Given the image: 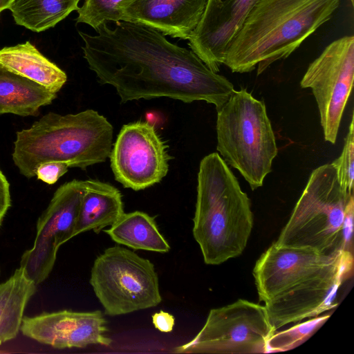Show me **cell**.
<instances>
[{
	"instance_id": "cell-22",
	"label": "cell",
	"mask_w": 354,
	"mask_h": 354,
	"mask_svg": "<svg viewBox=\"0 0 354 354\" xmlns=\"http://www.w3.org/2000/svg\"><path fill=\"white\" fill-rule=\"evenodd\" d=\"M58 248L53 239L36 236L33 247L23 254L20 267L26 277L36 286L44 281L50 273Z\"/></svg>"
},
{
	"instance_id": "cell-14",
	"label": "cell",
	"mask_w": 354,
	"mask_h": 354,
	"mask_svg": "<svg viewBox=\"0 0 354 354\" xmlns=\"http://www.w3.org/2000/svg\"><path fill=\"white\" fill-rule=\"evenodd\" d=\"M208 0H136L123 10L122 21L151 27L165 36L189 39L200 23Z\"/></svg>"
},
{
	"instance_id": "cell-8",
	"label": "cell",
	"mask_w": 354,
	"mask_h": 354,
	"mask_svg": "<svg viewBox=\"0 0 354 354\" xmlns=\"http://www.w3.org/2000/svg\"><path fill=\"white\" fill-rule=\"evenodd\" d=\"M90 284L105 315L118 316L157 306L162 301L154 265L115 245L95 259Z\"/></svg>"
},
{
	"instance_id": "cell-4",
	"label": "cell",
	"mask_w": 354,
	"mask_h": 354,
	"mask_svg": "<svg viewBox=\"0 0 354 354\" xmlns=\"http://www.w3.org/2000/svg\"><path fill=\"white\" fill-rule=\"evenodd\" d=\"M193 221V235L207 265L236 257L247 245L254 223L250 200L216 152L201 161Z\"/></svg>"
},
{
	"instance_id": "cell-26",
	"label": "cell",
	"mask_w": 354,
	"mask_h": 354,
	"mask_svg": "<svg viewBox=\"0 0 354 354\" xmlns=\"http://www.w3.org/2000/svg\"><path fill=\"white\" fill-rule=\"evenodd\" d=\"M68 166L63 162H48L41 164L36 169L38 179L50 185L55 183L57 180L65 174Z\"/></svg>"
},
{
	"instance_id": "cell-23",
	"label": "cell",
	"mask_w": 354,
	"mask_h": 354,
	"mask_svg": "<svg viewBox=\"0 0 354 354\" xmlns=\"http://www.w3.org/2000/svg\"><path fill=\"white\" fill-rule=\"evenodd\" d=\"M136 0H84L77 10V24H85L93 29L107 21H122L125 8Z\"/></svg>"
},
{
	"instance_id": "cell-9",
	"label": "cell",
	"mask_w": 354,
	"mask_h": 354,
	"mask_svg": "<svg viewBox=\"0 0 354 354\" xmlns=\"http://www.w3.org/2000/svg\"><path fill=\"white\" fill-rule=\"evenodd\" d=\"M275 333L263 305L245 299L212 309L198 334L175 347L176 353L252 354L268 353Z\"/></svg>"
},
{
	"instance_id": "cell-24",
	"label": "cell",
	"mask_w": 354,
	"mask_h": 354,
	"mask_svg": "<svg viewBox=\"0 0 354 354\" xmlns=\"http://www.w3.org/2000/svg\"><path fill=\"white\" fill-rule=\"evenodd\" d=\"M330 314L317 316L288 329L276 332L268 342V353L286 351L304 343L328 320Z\"/></svg>"
},
{
	"instance_id": "cell-7",
	"label": "cell",
	"mask_w": 354,
	"mask_h": 354,
	"mask_svg": "<svg viewBox=\"0 0 354 354\" xmlns=\"http://www.w3.org/2000/svg\"><path fill=\"white\" fill-rule=\"evenodd\" d=\"M217 151L251 189L263 185L278 149L263 101L245 88L234 91L217 111Z\"/></svg>"
},
{
	"instance_id": "cell-3",
	"label": "cell",
	"mask_w": 354,
	"mask_h": 354,
	"mask_svg": "<svg viewBox=\"0 0 354 354\" xmlns=\"http://www.w3.org/2000/svg\"><path fill=\"white\" fill-rule=\"evenodd\" d=\"M339 4V0L258 1L230 43L223 64L241 73L257 66L261 74L294 52Z\"/></svg>"
},
{
	"instance_id": "cell-16",
	"label": "cell",
	"mask_w": 354,
	"mask_h": 354,
	"mask_svg": "<svg viewBox=\"0 0 354 354\" xmlns=\"http://www.w3.org/2000/svg\"><path fill=\"white\" fill-rule=\"evenodd\" d=\"M84 190L72 237L93 230L99 233L124 213L122 194L113 185L96 180H84Z\"/></svg>"
},
{
	"instance_id": "cell-19",
	"label": "cell",
	"mask_w": 354,
	"mask_h": 354,
	"mask_svg": "<svg viewBox=\"0 0 354 354\" xmlns=\"http://www.w3.org/2000/svg\"><path fill=\"white\" fill-rule=\"evenodd\" d=\"M104 232L116 243L134 250L166 253L170 250L154 217L143 212L124 213Z\"/></svg>"
},
{
	"instance_id": "cell-17",
	"label": "cell",
	"mask_w": 354,
	"mask_h": 354,
	"mask_svg": "<svg viewBox=\"0 0 354 354\" xmlns=\"http://www.w3.org/2000/svg\"><path fill=\"white\" fill-rule=\"evenodd\" d=\"M0 66L57 93L66 73L46 58L30 41L0 50Z\"/></svg>"
},
{
	"instance_id": "cell-29",
	"label": "cell",
	"mask_w": 354,
	"mask_h": 354,
	"mask_svg": "<svg viewBox=\"0 0 354 354\" xmlns=\"http://www.w3.org/2000/svg\"><path fill=\"white\" fill-rule=\"evenodd\" d=\"M13 0H0V12L8 9Z\"/></svg>"
},
{
	"instance_id": "cell-27",
	"label": "cell",
	"mask_w": 354,
	"mask_h": 354,
	"mask_svg": "<svg viewBox=\"0 0 354 354\" xmlns=\"http://www.w3.org/2000/svg\"><path fill=\"white\" fill-rule=\"evenodd\" d=\"M154 327L160 332L170 333L175 325V318L173 315L160 310L151 316Z\"/></svg>"
},
{
	"instance_id": "cell-1",
	"label": "cell",
	"mask_w": 354,
	"mask_h": 354,
	"mask_svg": "<svg viewBox=\"0 0 354 354\" xmlns=\"http://www.w3.org/2000/svg\"><path fill=\"white\" fill-rule=\"evenodd\" d=\"M95 35L79 31L88 67L122 102L166 97L205 101L220 109L234 85L212 71L192 50L169 41L160 31L136 22L104 23Z\"/></svg>"
},
{
	"instance_id": "cell-10",
	"label": "cell",
	"mask_w": 354,
	"mask_h": 354,
	"mask_svg": "<svg viewBox=\"0 0 354 354\" xmlns=\"http://www.w3.org/2000/svg\"><path fill=\"white\" fill-rule=\"evenodd\" d=\"M354 78V37L327 46L308 67L300 85L315 98L326 141L335 144Z\"/></svg>"
},
{
	"instance_id": "cell-25",
	"label": "cell",
	"mask_w": 354,
	"mask_h": 354,
	"mask_svg": "<svg viewBox=\"0 0 354 354\" xmlns=\"http://www.w3.org/2000/svg\"><path fill=\"white\" fill-rule=\"evenodd\" d=\"M353 114L345 138L341 155L331 164L335 167L339 182L344 191L353 193L354 176V129Z\"/></svg>"
},
{
	"instance_id": "cell-13",
	"label": "cell",
	"mask_w": 354,
	"mask_h": 354,
	"mask_svg": "<svg viewBox=\"0 0 354 354\" xmlns=\"http://www.w3.org/2000/svg\"><path fill=\"white\" fill-rule=\"evenodd\" d=\"M259 0H208L190 37V49L214 72L223 64L227 49L247 15Z\"/></svg>"
},
{
	"instance_id": "cell-21",
	"label": "cell",
	"mask_w": 354,
	"mask_h": 354,
	"mask_svg": "<svg viewBox=\"0 0 354 354\" xmlns=\"http://www.w3.org/2000/svg\"><path fill=\"white\" fill-rule=\"evenodd\" d=\"M81 0H13L8 8L15 22L35 32L54 27L71 12L79 9Z\"/></svg>"
},
{
	"instance_id": "cell-5",
	"label": "cell",
	"mask_w": 354,
	"mask_h": 354,
	"mask_svg": "<svg viewBox=\"0 0 354 354\" xmlns=\"http://www.w3.org/2000/svg\"><path fill=\"white\" fill-rule=\"evenodd\" d=\"M113 133L111 124L95 110L64 115L50 112L30 128L17 132L12 159L28 178L48 162L86 169L105 162L113 146Z\"/></svg>"
},
{
	"instance_id": "cell-2",
	"label": "cell",
	"mask_w": 354,
	"mask_h": 354,
	"mask_svg": "<svg viewBox=\"0 0 354 354\" xmlns=\"http://www.w3.org/2000/svg\"><path fill=\"white\" fill-rule=\"evenodd\" d=\"M353 266V254L347 251L328 255L272 243L256 262L253 275L273 329L335 308Z\"/></svg>"
},
{
	"instance_id": "cell-6",
	"label": "cell",
	"mask_w": 354,
	"mask_h": 354,
	"mask_svg": "<svg viewBox=\"0 0 354 354\" xmlns=\"http://www.w3.org/2000/svg\"><path fill=\"white\" fill-rule=\"evenodd\" d=\"M353 193L342 187L331 163L315 169L277 245L308 248L331 255L353 254Z\"/></svg>"
},
{
	"instance_id": "cell-12",
	"label": "cell",
	"mask_w": 354,
	"mask_h": 354,
	"mask_svg": "<svg viewBox=\"0 0 354 354\" xmlns=\"http://www.w3.org/2000/svg\"><path fill=\"white\" fill-rule=\"evenodd\" d=\"M20 330L24 336L55 348L109 346L106 319L100 310L75 312L64 310L24 317Z\"/></svg>"
},
{
	"instance_id": "cell-30",
	"label": "cell",
	"mask_w": 354,
	"mask_h": 354,
	"mask_svg": "<svg viewBox=\"0 0 354 354\" xmlns=\"http://www.w3.org/2000/svg\"><path fill=\"white\" fill-rule=\"evenodd\" d=\"M352 5H353V0H351Z\"/></svg>"
},
{
	"instance_id": "cell-15",
	"label": "cell",
	"mask_w": 354,
	"mask_h": 354,
	"mask_svg": "<svg viewBox=\"0 0 354 354\" xmlns=\"http://www.w3.org/2000/svg\"><path fill=\"white\" fill-rule=\"evenodd\" d=\"M84 190V180L61 185L37 221L36 236L53 239L58 248L73 238Z\"/></svg>"
},
{
	"instance_id": "cell-18",
	"label": "cell",
	"mask_w": 354,
	"mask_h": 354,
	"mask_svg": "<svg viewBox=\"0 0 354 354\" xmlns=\"http://www.w3.org/2000/svg\"><path fill=\"white\" fill-rule=\"evenodd\" d=\"M56 97L57 93L0 66V114L35 116Z\"/></svg>"
},
{
	"instance_id": "cell-28",
	"label": "cell",
	"mask_w": 354,
	"mask_h": 354,
	"mask_svg": "<svg viewBox=\"0 0 354 354\" xmlns=\"http://www.w3.org/2000/svg\"><path fill=\"white\" fill-rule=\"evenodd\" d=\"M10 205V185L0 170V225Z\"/></svg>"
},
{
	"instance_id": "cell-11",
	"label": "cell",
	"mask_w": 354,
	"mask_h": 354,
	"mask_svg": "<svg viewBox=\"0 0 354 354\" xmlns=\"http://www.w3.org/2000/svg\"><path fill=\"white\" fill-rule=\"evenodd\" d=\"M109 157L115 180L135 191L159 183L167 175L171 158L153 124L143 121L122 127Z\"/></svg>"
},
{
	"instance_id": "cell-20",
	"label": "cell",
	"mask_w": 354,
	"mask_h": 354,
	"mask_svg": "<svg viewBox=\"0 0 354 354\" xmlns=\"http://www.w3.org/2000/svg\"><path fill=\"white\" fill-rule=\"evenodd\" d=\"M36 291V285L19 267L0 283V345L16 337L20 330L24 309Z\"/></svg>"
}]
</instances>
